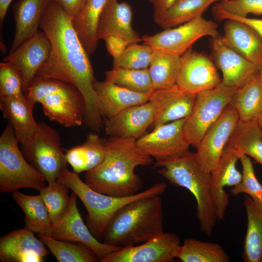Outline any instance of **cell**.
I'll return each instance as SVG.
<instances>
[{
    "label": "cell",
    "instance_id": "d4e9b609",
    "mask_svg": "<svg viewBox=\"0 0 262 262\" xmlns=\"http://www.w3.org/2000/svg\"><path fill=\"white\" fill-rule=\"evenodd\" d=\"M34 104L25 95L20 97H0V109L11 124L16 137L22 144L36 131L38 123L33 117Z\"/></svg>",
    "mask_w": 262,
    "mask_h": 262
},
{
    "label": "cell",
    "instance_id": "7dc6e473",
    "mask_svg": "<svg viewBox=\"0 0 262 262\" xmlns=\"http://www.w3.org/2000/svg\"><path fill=\"white\" fill-rule=\"evenodd\" d=\"M12 0H0V26L3 24L8 8Z\"/></svg>",
    "mask_w": 262,
    "mask_h": 262
},
{
    "label": "cell",
    "instance_id": "2e32d148",
    "mask_svg": "<svg viewBox=\"0 0 262 262\" xmlns=\"http://www.w3.org/2000/svg\"><path fill=\"white\" fill-rule=\"evenodd\" d=\"M50 50V43L41 31L3 58V61L9 63L19 74L24 93L48 60Z\"/></svg>",
    "mask_w": 262,
    "mask_h": 262
},
{
    "label": "cell",
    "instance_id": "7bdbcfd3",
    "mask_svg": "<svg viewBox=\"0 0 262 262\" xmlns=\"http://www.w3.org/2000/svg\"><path fill=\"white\" fill-rule=\"evenodd\" d=\"M214 18L220 21L233 19L244 22L254 29L262 38V19L250 17H240L223 12L212 11Z\"/></svg>",
    "mask_w": 262,
    "mask_h": 262
},
{
    "label": "cell",
    "instance_id": "4fadbf2b",
    "mask_svg": "<svg viewBox=\"0 0 262 262\" xmlns=\"http://www.w3.org/2000/svg\"><path fill=\"white\" fill-rule=\"evenodd\" d=\"M77 197L74 192L71 194L70 202L65 213L52 224L51 237L59 240L79 242L86 245L94 251L100 262L106 255L121 247L102 243L92 234L79 211Z\"/></svg>",
    "mask_w": 262,
    "mask_h": 262
},
{
    "label": "cell",
    "instance_id": "4316f807",
    "mask_svg": "<svg viewBox=\"0 0 262 262\" xmlns=\"http://www.w3.org/2000/svg\"><path fill=\"white\" fill-rule=\"evenodd\" d=\"M106 140L95 132H90L83 143L65 150L67 163L73 171L86 172L98 165L105 156Z\"/></svg>",
    "mask_w": 262,
    "mask_h": 262
},
{
    "label": "cell",
    "instance_id": "5b68a950",
    "mask_svg": "<svg viewBox=\"0 0 262 262\" xmlns=\"http://www.w3.org/2000/svg\"><path fill=\"white\" fill-rule=\"evenodd\" d=\"M58 180L75 193L87 212V226L98 240H102L107 225L114 214L127 204L146 197L161 196L166 190L167 184L157 182L149 188L131 196H113L91 189L80 178L78 174L65 168Z\"/></svg>",
    "mask_w": 262,
    "mask_h": 262
},
{
    "label": "cell",
    "instance_id": "ab89813d",
    "mask_svg": "<svg viewBox=\"0 0 262 262\" xmlns=\"http://www.w3.org/2000/svg\"><path fill=\"white\" fill-rule=\"evenodd\" d=\"M239 161L242 166V180L230 189L231 194L234 196L245 194L262 203V184L256 177L250 157L241 153Z\"/></svg>",
    "mask_w": 262,
    "mask_h": 262
},
{
    "label": "cell",
    "instance_id": "9a60e30c",
    "mask_svg": "<svg viewBox=\"0 0 262 262\" xmlns=\"http://www.w3.org/2000/svg\"><path fill=\"white\" fill-rule=\"evenodd\" d=\"M221 82L215 65L205 54L190 49L180 56L176 85L184 91L197 94Z\"/></svg>",
    "mask_w": 262,
    "mask_h": 262
},
{
    "label": "cell",
    "instance_id": "d6986e66",
    "mask_svg": "<svg viewBox=\"0 0 262 262\" xmlns=\"http://www.w3.org/2000/svg\"><path fill=\"white\" fill-rule=\"evenodd\" d=\"M196 95L184 91L176 84L169 88L154 90L148 100L153 112L154 127L188 117Z\"/></svg>",
    "mask_w": 262,
    "mask_h": 262
},
{
    "label": "cell",
    "instance_id": "9c48e42d",
    "mask_svg": "<svg viewBox=\"0 0 262 262\" xmlns=\"http://www.w3.org/2000/svg\"><path fill=\"white\" fill-rule=\"evenodd\" d=\"M236 89L221 82L213 88L196 94L192 112L185 118L183 126L190 146L196 148L207 131L230 104Z\"/></svg>",
    "mask_w": 262,
    "mask_h": 262
},
{
    "label": "cell",
    "instance_id": "1f68e13d",
    "mask_svg": "<svg viewBox=\"0 0 262 262\" xmlns=\"http://www.w3.org/2000/svg\"><path fill=\"white\" fill-rule=\"evenodd\" d=\"M262 166V133L257 119L239 120L227 144Z\"/></svg>",
    "mask_w": 262,
    "mask_h": 262
},
{
    "label": "cell",
    "instance_id": "681fc988",
    "mask_svg": "<svg viewBox=\"0 0 262 262\" xmlns=\"http://www.w3.org/2000/svg\"><path fill=\"white\" fill-rule=\"evenodd\" d=\"M259 72H260V75L261 81H262V67L259 70Z\"/></svg>",
    "mask_w": 262,
    "mask_h": 262
},
{
    "label": "cell",
    "instance_id": "f35d334b",
    "mask_svg": "<svg viewBox=\"0 0 262 262\" xmlns=\"http://www.w3.org/2000/svg\"><path fill=\"white\" fill-rule=\"evenodd\" d=\"M153 50L150 46L144 44H130L121 56L114 59L113 67L132 69L148 68Z\"/></svg>",
    "mask_w": 262,
    "mask_h": 262
},
{
    "label": "cell",
    "instance_id": "bcb514c9",
    "mask_svg": "<svg viewBox=\"0 0 262 262\" xmlns=\"http://www.w3.org/2000/svg\"><path fill=\"white\" fill-rule=\"evenodd\" d=\"M177 0H149L153 11V19L157 23L164 14Z\"/></svg>",
    "mask_w": 262,
    "mask_h": 262
},
{
    "label": "cell",
    "instance_id": "83f0119b",
    "mask_svg": "<svg viewBox=\"0 0 262 262\" xmlns=\"http://www.w3.org/2000/svg\"><path fill=\"white\" fill-rule=\"evenodd\" d=\"M244 205L247 225L242 257L245 262H262V203L246 195Z\"/></svg>",
    "mask_w": 262,
    "mask_h": 262
},
{
    "label": "cell",
    "instance_id": "ffe728a7",
    "mask_svg": "<svg viewBox=\"0 0 262 262\" xmlns=\"http://www.w3.org/2000/svg\"><path fill=\"white\" fill-rule=\"evenodd\" d=\"M26 228L14 230L0 238L1 262H42L48 254L45 245Z\"/></svg>",
    "mask_w": 262,
    "mask_h": 262
},
{
    "label": "cell",
    "instance_id": "52a82bcc",
    "mask_svg": "<svg viewBox=\"0 0 262 262\" xmlns=\"http://www.w3.org/2000/svg\"><path fill=\"white\" fill-rule=\"evenodd\" d=\"M9 123L0 137V192L22 188L40 191L46 186L44 176L25 159Z\"/></svg>",
    "mask_w": 262,
    "mask_h": 262
},
{
    "label": "cell",
    "instance_id": "7402d4cb",
    "mask_svg": "<svg viewBox=\"0 0 262 262\" xmlns=\"http://www.w3.org/2000/svg\"><path fill=\"white\" fill-rule=\"evenodd\" d=\"M151 106L147 102L129 107L115 116L106 118L105 133L109 137L137 140L154 122Z\"/></svg>",
    "mask_w": 262,
    "mask_h": 262
},
{
    "label": "cell",
    "instance_id": "ac0fdd59",
    "mask_svg": "<svg viewBox=\"0 0 262 262\" xmlns=\"http://www.w3.org/2000/svg\"><path fill=\"white\" fill-rule=\"evenodd\" d=\"M211 49L216 67L222 74V82L234 88L242 86L259 69L227 45L219 35L211 37Z\"/></svg>",
    "mask_w": 262,
    "mask_h": 262
},
{
    "label": "cell",
    "instance_id": "836d02e7",
    "mask_svg": "<svg viewBox=\"0 0 262 262\" xmlns=\"http://www.w3.org/2000/svg\"><path fill=\"white\" fill-rule=\"evenodd\" d=\"M176 258L182 262H230L231 258L219 244L192 238L184 239Z\"/></svg>",
    "mask_w": 262,
    "mask_h": 262
},
{
    "label": "cell",
    "instance_id": "d6a6232c",
    "mask_svg": "<svg viewBox=\"0 0 262 262\" xmlns=\"http://www.w3.org/2000/svg\"><path fill=\"white\" fill-rule=\"evenodd\" d=\"M180 59V56L154 49L148 68L154 91L176 84Z\"/></svg>",
    "mask_w": 262,
    "mask_h": 262
},
{
    "label": "cell",
    "instance_id": "b9f144b4",
    "mask_svg": "<svg viewBox=\"0 0 262 262\" xmlns=\"http://www.w3.org/2000/svg\"><path fill=\"white\" fill-rule=\"evenodd\" d=\"M25 95L20 77L8 62L0 63V97H20Z\"/></svg>",
    "mask_w": 262,
    "mask_h": 262
},
{
    "label": "cell",
    "instance_id": "603a6c76",
    "mask_svg": "<svg viewBox=\"0 0 262 262\" xmlns=\"http://www.w3.org/2000/svg\"><path fill=\"white\" fill-rule=\"evenodd\" d=\"M224 42L260 70L262 67V38L251 27L240 21L225 20Z\"/></svg>",
    "mask_w": 262,
    "mask_h": 262
},
{
    "label": "cell",
    "instance_id": "f6af8a7d",
    "mask_svg": "<svg viewBox=\"0 0 262 262\" xmlns=\"http://www.w3.org/2000/svg\"><path fill=\"white\" fill-rule=\"evenodd\" d=\"M58 3L74 19L82 11L87 0H51Z\"/></svg>",
    "mask_w": 262,
    "mask_h": 262
},
{
    "label": "cell",
    "instance_id": "7c38bea8",
    "mask_svg": "<svg viewBox=\"0 0 262 262\" xmlns=\"http://www.w3.org/2000/svg\"><path fill=\"white\" fill-rule=\"evenodd\" d=\"M180 246L179 236L163 232L152 239L136 245L122 247L109 253L101 262H171Z\"/></svg>",
    "mask_w": 262,
    "mask_h": 262
},
{
    "label": "cell",
    "instance_id": "ba28073f",
    "mask_svg": "<svg viewBox=\"0 0 262 262\" xmlns=\"http://www.w3.org/2000/svg\"><path fill=\"white\" fill-rule=\"evenodd\" d=\"M20 145L25 159L44 176L48 183L56 181L61 171L67 168L60 135L46 123H38L34 133Z\"/></svg>",
    "mask_w": 262,
    "mask_h": 262
},
{
    "label": "cell",
    "instance_id": "30bf717a",
    "mask_svg": "<svg viewBox=\"0 0 262 262\" xmlns=\"http://www.w3.org/2000/svg\"><path fill=\"white\" fill-rule=\"evenodd\" d=\"M217 28L215 22L201 16L155 34L143 35L142 41L154 49L181 56L200 38L218 35Z\"/></svg>",
    "mask_w": 262,
    "mask_h": 262
},
{
    "label": "cell",
    "instance_id": "f1b7e54d",
    "mask_svg": "<svg viewBox=\"0 0 262 262\" xmlns=\"http://www.w3.org/2000/svg\"><path fill=\"white\" fill-rule=\"evenodd\" d=\"M229 105L242 121L256 119L262 114V82L259 71L236 89Z\"/></svg>",
    "mask_w": 262,
    "mask_h": 262
},
{
    "label": "cell",
    "instance_id": "6da1fadb",
    "mask_svg": "<svg viewBox=\"0 0 262 262\" xmlns=\"http://www.w3.org/2000/svg\"><path fill=\"white\" fill-rule=\"evenodd\" d=\"M73 19L57 2L50 0L41 17L39 28L47 35L51 50L37 76L59 80L75 86L85 104L84 123L100 131L103 116L94 87L96 81L88 54L72 23Z\"/></svg>",
    "mask_w": 262,
    "mask_h": 262
},
{
    "label": "cell",
    "instance_id": "8992f818",
    "mask_svg": "<svg viewBox=\"0 0 262 262\" xmlns=\"http://www.w3.org/2000/svg\"><path fill=\"white\" fill-rule=\"evenodd\" d=\"M24 94L34 104L40 103L44 115L51 121L66 127L80 126L84 123V100L70 84L36 75Z\"/></svg>",
    "mask_w": 262,
    "mask_h": 262
},
{
    "label": "cell",
    "instance_id": "e575fe53",
    "mask_svg": "<svg viewBox=\"0 0 262 262\" xmlns=\"http://www.w3.org/2000/svg\"><path fill=\"white\" fill-rule=\"evenodd\" d=\"M222 0H177L157 24L164 29L177 27L202 16L211 4Z\"/></svg>",
    "mask_w": 262,
    "mask_h": 262
},
{
    "label": "cell",
    "instance_id": "f546056e",
    "mask_svg": "<svg viewBox=\"0 0 262 262\" xmlns=\"http://www.w3.org/2000/svg\"><path fill=\"white\" fill-rule=\"evenodd\" d=\"M108 0H87L84 6L72 20L73 26L88 55L97 48L98 23Z\"/></svg>",
    "mask_w": 262,
    "mask_h": 262
},
{
    "label": "cell",
    "instance_id": "ee69618b",
    "mask_svg": "<svg viewBox=\"0 0 262 262\" xmlns=\"http://www.w3.org/2000/svg\"><path fill=\"white\" fill-rule=\"evenodd\" d=\"M105 41L106 49L113 59L121 56L129 45L124 39L116 36H110Z\"/></svg>",
    "mask_w": 262,
    "mask_h": 262
},
{
    "label": "cell",
    "instance_id": "74e56055",
    "mask_svg": "<svg viewBox=\"0 0 262 262\" xmlns=\"http://www.w3.org/2000/svg\"><path fill=\"white\" fill-rule=\"evenodd\" d=\"M70 189L58 179L40 190L39 195L45 204L52 223L57 221L66 210L70 199Z\"/></svg>",
    "mask_w": 262,
    "mask_h": 262
},
{
    "label": "cell",
    "instance_id": "4dcf8cb0",
    "mask_svg": "<svg viewBox=\"0 0 262 262\" xmlns=\"http://www.w3.org/2000/svg\"><path fill=\"white\" fill-rule=\"evenodd\" d=\"M12 196L24 212V227L34 233L51 236L52 223L39 194L28 195L17 190Z\"/></svg>",
    "mask_w": 262,
    "mask_h": 262
},
{
    "label": "cell",
    "instance_id": "484cf974",
    "mask_svg": "<svg viewBox=\"0 0 262 262\" xmlns=\"http://www.w3.org/2000/svg\"><path fill=\"white\" fill-rule=\"evenodd\" d=\"M50 0H19L13 10L15 23V33L10 52L38 32L41 17Z\"/></svg>",
    "mask_w": 262,
    "mask_h": 262
},
{
    "label": "cell",
    "instance_id": "44dd1931",
    "mask_svg": "<svg viewBox=\"0 0 262 262\" xmlns=\"http://www.w3.org/2000/svg\"><path fill=\"white\" fill-rule=\"evenodd\" d=\"M132 14L131 7L127 2L108 0L98 23V40L116 36L124 39L129 45L141 42L142 37L132 27Z\"/></svg>",
    "mask_w": 262,
    "mask_h": 262
},
{
    "label": "cell",
    "instance_id": "8fae6325",
    "mask_svg": "<svg viewBox=\"0 0 262 262\" xmlns=\"http://www.w3.org/2000/svg\"><path fill=\"white\" fill-rule=\"evenodd\" d=\"M185 118L160 125L136 141L144 153L163 162L178 157L189 150L190 146L184 132Z\"/></svg>",
    "mask_w": 262,
    "mask_h": 262
},
{
    "label": "cell",
    "instance_id": "e0dca14e",
    "mask_svg": "<svg viewBox=\"0 0 262 262\" xmlns=\"http://www.w3.org/2000/svg\"><path fill=\"white\" fill-rule=\"evenodd\" d=\"M241 154L227 145L214 168L210 173L211 193L218 220L224 219L229 204L226 187H234L242 180V174L237 168Z\"/></svg>",
    "mask_w": 262,
    "mask_h": 262
},
{
    "label": "cell",
    "instance_id": "5bb4252c",
    "mask_svg": "<svg viewBox=\"0 0 262 262\" xmlns=\"http://www.w3.org/2000/svg\"><path fill=\"white\" fill-rule=\"evenodd\" d=\"M239 120L237 111L229 105L207 131L195 152L196 159L204 172L210 173L214 168Z\"/></svg>",
    "mask_w": 262,
    "mask_h": 262
},
{
    "label": "cell",
    "instance_id": "3957f363",
    "mask_svg": "<svg viewBox=\"0 0 262 262\" xmlns=\"http://www.w3.org/2000/svg\"><path fill=\"white\" fill-rule=\"evenodd\" d=\"M163 224L160 196L141 198L114 214L106 227L103 242L121 247L140 244L163 233Z\"/></svg>",
    "mask_w": 262,
    "mask_h": 262
},
{
    "label": "cell",
    "instance_id": "277c9868",
    "mask_svg": "<svg viewBox=\"0 0 262 262\" xmlns=\"http://www.w3.org/2000/svg\"><path fill=\"white\" fill-rule=\"evenodd\" d=\"M154 168L171 184L187 189L196 203V215L201 231L210 237L218 220L211 193V175L200 167L195 153L188 150L167 161L155 162Z\"/></svg>",
    "mask_w": 262,
    "mask_h": 262
},
{
    "label": "cell",
    "instance_id": "d590c367",
    "mask_svg": "<svg viewBox=\"0 0 262 262\" xmlns=\"http://www.w3.org/2000/svg\"><path fill=\"white\" fill-rule=\"evenodd\" d=\"M38 238L49 248L58 262H97L99 259L88 246L80 243L59 240L38 234Z\"/></svg>",
    "mask_w": 262,
    "mask_h": 262
},
{
    "label": "cell",
    "instance_id": "8d00e7d4",
    "mask_svg": "<svg viewBox=\"0 0 262 262\" xmlns=\"http://www.w3.org/2000/svg\"><path fill=\"white\" fill-rule=\"evenodd\" d=\"M105 80L130 90L145 94L154 91L148 68L113 67L105 72Z\"/></svg>",
    "mask_w": 262,
    "mask_h": 262
},
{
    "label": "cell",
    "instance_id": "7a4b0ae2",
    "mask_svg": "<svg viewBox=\"0 0 262 262\" xmlns=\"http://www.w3.org/2000/svg\"><path fill=\"white\" fill-rule=\"evenodd\" d=\"M136 140L117 137L106 140L102 162L87 171L85 182L93 190L113 196L135 195L142 187V180L134 172L138 166H148L152 158L142 152Z\"/></svg>",
    "mask_w": 262,
    "mask_h": 262
},
{
    "label": "cell",
    "instance_id": "60d3db41",
    "mask_svg": "<svg viewBox=\"0 0 262 262\" xmlns=\"http://www.w3.org/2000/svg\"><path fill=\"white\" fill-rule=\"evenodd\" d=\"M212 11L240 17L250 14L262 16V0H222L216 2Z\"/></svg>",
    "mask_w": 262,
    "mask_h": 262
},
{
    "label": "cell",
    "instance_id": "cb8c5ba5",
    "mask_svg": "<svg viewBox=\"0 0 262 262\" xmlns=\"http://www.w3.org/2000/svg\"><path fill=\"white\" fill-rule=\"evenodd\" d=\"M94 87L103 117L106 118L129 107L147 102L151 94L134 92L106 80H96Z\"/></svg>",
    "mask_w": 262,
    "mask_h": 262
},
{
    "label": "cell",
    "instance_id": "c3c4849f",
    "mask_svg": "<svg viewBox=\"0 0 262 262\" xmlns=\"http://www.w3.org/2000/svg\"><path fill=\"white\" fill-rule=\"evenodd\" d=\"M257 121L262 133V114L257 118Z\"/></svg>",
    "mask_w": 262,
    "mask_h": 262
}]
</instances>
